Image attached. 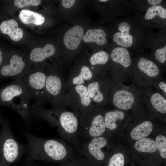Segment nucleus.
I'll list each match as a JSON object with an SVG mask.
<instances>
[{
    "label": "nucleus",
    "instance_id": "dca6fc26",
    "mask_svg": "<svg viewBox=\"0 0 166 166\" xmlns=\"http://www.w3.org/2000/svg\"><path fill=\"white\" fill-rule=\"evenodd\" d=\"M138 67L144 74L143 76L154 82L158 79L160 71L158 66L152 61L145 58H141L138 62Z\"/></svg>",
    "mask_w": 166,
    "mask_h": 166
},
{
    "label": "nucleus",
    "instance_id": "4468645a",
    "mask_svg": "<svg viewBox=\"0 0 166 166\" xmlns=\"http://www.w3.org/2000/svg\"><path fill=\"white\" fill-rule=\"evenodd\" d=\"M84 34L83 28L79 25L70 28L64 35L63 40L65 45L69 50L75 49L80 44Z\"/></svg>",
    "mask_w": 166,
    "mask_h": 166
},
{
    "label": "nucleus",
    "instance_id": "a211bd4d",
    "mask_svg": "<svg viewBox=\"0 0 166 166\" xmlns=\"http://www.w3.org/2000/svg\"><path fill=\"white\" fill-rule=\"evenodd\" d=\"M143 96V101H148L153 108L158 112L163 114L166 113V99L165 97L157 90H149Z\"/></svg>",
    "mask_w": 166,
    "mask_h": 166
},
{
    "label": "nucleus",
    "instance_id": "7c9ffc66",
    "mask_svg": "<svg viewBox=\"0 0 166 166\" xmlns=\"http://www.w3.org/2000/svg\"><path fill=\"white\" fill-rule=\"evenodd\" d=\"M155 57L156 60L161 63H164L166 60V46L158 49L155 53Z\"/></svg>",
    "mask_w": 166,
    "mask_h": 166
},
{
    "label": "nucleus",
    "instance_id": "cd10ccee",
    "mask_svg": "<svg viewBox=\"0 0 166 166\" xmlns=\"http://www.w3.org/2000/svg\"><path fill=\"white\" fill-rule=\"evenodd\" d=\"M155 142L157 148L161 157L166 158V137L164 136L159 135L156 138Z\"/></svg>",
    "mask_w": 166,
    "mask_h": 166
},
{
    "label": "nucleus",
    "instance_id": "f8f14e48",
    "mask_svg": "<svg viewBox=\"0 0 166 166\" xmlns=\"http://www.w3.org/2000/svg\"><path fill=\"white\" fill-rule=\"evenodd\" d=\"M107 143V139L102 136L85 141H81L77 152L90 160L101 161L105 157V154L102 148L105 147Z\"/></svg>",
    "mask_w": 166,
    "mask_h": 166
},
{
    "label": "nucleus",
    "instance_id": "4be33fe9",
    "mask_svg": "<svg viewBox=\"0 0 166 166\" xmlns=\"http://www.w3.org/2000/svg\"><path fill=\"white\" fill-rule=\"evenodd\" d=\"M105 124L106 129L113 130L117 127L116 122L123 120L125 117L124 113L120 110H111L104 113Z\"/></svg>",
    "mask_w": 166,
    "mask_h": 166
},
{
    "label": "nucleus",
    "instance_id": "aec40b11",
    "mask_svg": "<svg viewBox=\"0 0 166 166\" xmlns=\"http://www.w3.org/2000/svg\"><path fill=\"white\" fill-rule=\"evenodd\" d=\"M110 57L113 62L124 68H128L131 64V59L128 51L123 47H116L112 50Z\"/></svg>",
    "mask_w": 166,
    "mask_h": 166
},
{
    "label": "nucleus",
    "instance_id": "6ab92c4d",
    "mask_svg": "<svg viewBox=\"0 0 166 166\" xmlns=\"http://www.w3.org/2000/svg\"><path fill=\"white\" fill-rule=\"evenodd\" d=\"M55 52L54 46L52 44H47L43 48L34 49L30 53L29 59L33 63H40L54 55Z\"/></svg>",
    "mask_w": 166,
    "mask_h": 166
},
{
    "label": "nucleus",
    "instance_id": "412c9836",
    "mask_svg": "<svg viewBox=\"0 0 166 166\" xmlns=\"http://www.w3.org/2000/svg\"><path fill=\"white\" fill-rule=\"evenodd\" d=\"M106 35L105 32L101 28L90 29L86 32L82 40L85 43L94 42L103 45L107 41Z\"/></svg>",
    "mask_w": 166,
    "mask_h": 166
},
{
    "label": "nucleus",
    "instance_id": "ddd939ff",
    "mask_svg": "<svg viewBox=\"0 0 166 166\" xmlns=\"http://www.w3.org/2000/svg\"><path fill=\"white\" fill-rule=\"evenodd\" d=\"M95 78L88 65H82L73 70L65 83V91L69 88L77 85H85Z\"/></svg>",
    "mask_w": 166,
    "mask_h": 166
},
{
    "label": "nucleus",
    "instance_id": "f257e3e1",
    "mask_svg": "<svg viewBox=\"0 0 166 166\" xmlns=\"http://www.w3.org/2000/svg\"><path fill=\"white\" fill-rule=\"evenodd\" d=\"M80 112L77 109H48L40 106L36 109L35 119L45 120L56 128L60 135L77 151L81 141L79 137Z\"/></svg>",
    "mask_w": 166,
    "mask_h": 166
},
{
    "label": "nucleus",
    "instance_id": "e433bc0d",
    "mask_svg": "<svg viewBox=\"0 0 166 166\" xmlns=\"http://www.w3.org/2000/svg\"><path fill=\"white\" fill-rule=\"evenodd\" d=\"M3 118L0 115V123Z\"/></svg>",
    "mask_w": 166,
    "mask_h": 166
},
{
    "label": "nucleus",
    "instance_id": "423d86ee",
    "mask_svg": "<svg viewBox=\"0 0 166 166\" xmlns=\"http://www.w3.org/2000/svg\"><path fill=\"white\" fill-rule=\"evenodd\" d=\"M110 91L109 102L117 108L124 110H129L138 101H143L140 92L133 88L126 87L116 79L109 78Z\"/></svg>",
    "mask_w": 166,
    "mask_h": 166
},
{
    "label": "nucleus",
    "instance_id": "1a4fd4ad",
    "mask_svg": "<svg viewBox=\"0 0 166 166\" xmlns=\"http://www.w3.org/2000/svg\"><path fill=\"white\" fill-rule=\"evenodd\" d=\"M22 78L34 99V104L40 106L44 103L46 79L45 70L41 69H29Z\"/></svg>",
    "mask_w": 166,
    "mask_h": 166
},
{
    "label": "nucleus",
    "instance_id": "473e14b6",
    "mask_svg": "<svg viewBox=\"0 0 166 166\" xmlns=\"http://www.w3.org/2000/svg\"><path fill=\"white\" fill-rule=\"evenodd\" d=\"M75 1V0H63L62 1V5L65 8H69L73 6Z\"/></svg>",
    "mask_w": 166,
    "mask_h": 166
},
{
    "label": "nucleus",
    "instance_id": "6e6552de",
    "mask_svg": "<svg viewBox=\"0 0 166 166\" xmlns=\"http://www.w3.org/2000/svg\"><path fill=\"white\" fill-rule=\"evenodd\" d=\"M93 105L89 96L86 86L79 85L71 87L65 91L62 109H77L81 112L91 107Z\"/></svg>",
    "mask_w": 166,
    "mask_h": 166
},
{
    "label": "nucleus",
    "instance_id": "c85d7f7f",
    "mask_svg": "<svg viewBox=\"0 0 166 166\" xmlns=\"http://www.w3.org/2000/svg\"><path fill=\"white\" fill-rule=\"evenodd\" d=\"M124 162L123 155L120 153H117L109 158L107 166H124Z\"/></svg>",
    "mask_w": 166,
    "mask_h": 166
},
{
    "label": "nucleus",
    "instance_id": "5701e85b",
    "mask_svg": "<svg viewBox=\"0 0 166 166\" xmlns=\"http://www.w3.org/2000/svg\"><path fill=\"white\" fill-rule=\"evenodd\" d=\"M19 18L24 24H33L37 25L43 24L45 21L44 17L42 14L28 10L23 9L20 12Z\"/></svg>",
    "mask_w": 166,
    "mask_h": 166
},
{
    "label": "nucleus",
    "instance_id": "c756f323",
    "mask_svg": "<svg viewBox=\"0 0 166 166\" xmlns=\"http://www.w3.org/2000/svg\"><path fill=\"white\" fill-rule=\"evenodd\" d=\"M41 2L39 0H15L14 4L16 7L22 8L28 6H37Z\"/></svg>",
    "mask_w": 166,
    "mask_h": 166
},
{
    "label": "nucleus",
    "instance_id": "c9c22d12",
    "mask_svg": "<svg viewBox=\"0 0 166 166\" xmlns=\"http://www.w3.org/2000/svg\"><path fill=\"white\" fill-rule=\"evenodd\" d=\"M99 1L100 2H105L108 1V0H100Z\"/></svg>",
    "mask_w": 166,
    "mask_h": 166
},
{
    "label": "nucleus",
    "instance_id": "393cba45",
    "mask_svg": "<svg viewBox=\"0 0 166 166\" xmlns=\"http://www.w3.org/2000/svg\"><path fill=\"white\" fill-rule=\"evenodd\" d=\"M134 148L138 151L152 153L157 149L155 141L149 138H144L139 140L134 144Z\"/></svg>",
    "mask_w": 166,
    "mask_h": 166
},
{
    "label": "nucleus",
    "instance_id": "72a5a7b5",
    "mask_svg": "<svg viewBox=\"0 0 166 166\" xmlns=\"http://www.w3.org/2000/svg\"><path fill=\"white\" fill-rule=\"evenodd\" d=\"M148 2L154 6L159 5L162 2L161 0H148Z\"/></svg>",
    "mask_w": 166,
    "mask_h": 166
},
{
    "label": "nucleus",
    "instance_id": "2f4dec72",
    "mask_svg": "<svg viewBox=\"0 0 166 166\" xmlns=\"http://www.w3.org/2000/svg\"><path fill=\"white\" fill-rule=\"evenodd\" d=\"M153 83H154V86L156 90L162 95H164V96H165V95L166 96V82L164 81L157 80Z\"/></svg>",
    "mask_w": 166,
    "mask_h": 166
},
{
    "label": "nucleus",
    "instance_id": "9b49d317",
    "mask_svg": "<svg viewBox=\"0 0 166 166\" xmlns=\"http://www.w3.org/2000/svg\"><path fill=\"white\" fill-rule=\"evenodd\" d=\"M29 69L22 56L14 54L9 57H5L0 67V79L22 78Z\"/></svg>",
    "mask_w": 166,
    "mask_h": 166
},
{
    "label": "nucleus",
    "instance_id": "f704fd0d",
    "mask_svg": "<svg viewBox=\"0 0 166 166\" xmlns=\"http://www.w3.org/2000/svg\"><path fill=\"white\" fill-rule=\"evenodd\" d=\"M5 57L3 53L0 49V67L3 62Z\"/></svg>",
    "mask_w": 166,
    "mask_h": 166
},
{
    "label": "nucleus",
    "instance_id": "2eb2a0df",
    "mask_svg": "<svg viewBox=\"0 0 166 166\" xmlns=\"http://www.w3.org/2000/svg\"><path fill=\"white\" fill-rule=\"evenodd\" d=\"M0 32L15 42L21 40L23 36V30L18 27L17 22L13 19L2 21L0 24Z\"/></svg>",
    "mask_w": 166,
    "mask_h": 166
},
{
    "label": "nucleus",
    "instance_id": "f03ea898",
    "mask_svg": "<svg viewBox=\"0 0 166 166\" xmlns=\"http://www.w3.org/2000/svg\"><path fill=\"white\" fill-rule=\"evenodd\" d=\"M28 143L27 160H47L59 162L71 158L76 152L65 141L56 139H45L25 132Z\"/></svg>",
    "mask_w": 166,
    "mask_h": 166
},
{
    "label": "nucleus",
    "instance_id": "9d476101",
    "mask_svg": "<svg viewBox=\"0 0 166 166\" xmlns=\"http://www.w3.org/2000/svg\"><path fill=\"white\" fill-rule=\"evenodd\" d=\"M92 103L100 106L109 102L110 83L109 78L104 73L85 85Z\"/></svg>",
    "mask_w": 166,
    "mask_h": 166
},
{
    "label": "nucleus",
    "instance_id": "7ed1b4c3",
    "mask_svg": "<svg viewBox=\"0 0 166 166\" xmlns=\"http://www.w3.org/2000/svg\"><path fill=\"white\" fill-rule=\"evenodd\" d=\"M32 98L22 78L15 79L0 88V105L12 109L26 122L30 121L32 117L29 108Z\"/></svg>",
    "mask_w": 166,
    "mask_h": 166
},
{
    "label": "nucleus",
    "instance_id": "f3484780",
    "mask_svg": "<svg viewBox=\"0 0 166 166\" xmlns=\"http://www.w3.org/2000/svg\"><path fill=\"white\" fill-rule=\"evenodd\" d=\"M130 27L129 24L126 22L120 23L118 29L120 32L115 33L113 37V41L121 46L128 47L133 43V36L130 35L129 31Z\"/></svg>",
    "mask_w": 166,
    "mask_h": 166
},
{
    "label": "nucleus",
    "instance_id": "20e7f679",
    "mask_svg": "<svg viewBox=\"0 0 166 166\" xmlns=\"http://www.w3.org/2000/svg\"><path fill=\"white\" fill-rule=\"evenodd\" d=\"M94 105L80 112L79 137L81 141L101 136L105 131L104 112Z\"/></svg>",
    "mask_w": 166,
    "mask_h": 166
},
{
    "label": "nucleus",
    "instance_id": "b1692460",
    "mask_svg": "<svg viewBox=\"0 0 166 166\" xmlns=\"http://www.w3.org/2000/svg\"><path fill=\"white\" fill-rule=\"evenodd\" d=\"M152 123L149 121H144L134 128L130 133L131 138L139 140L149 135L153 130Z\"/></svg>",
    "mask_w": 166,
    "mask_h": 166
},
{
    "label": "nucleus",
    "instance_id": "a878e982",
    "mask_svg": "<svg viewBox=\"0 0 166 166\" xmlns=\"http://www.w3.org/2000/svg\"><path fill=\"white\" fill-rule=\"evenodd\" d=\"M109 59V54L105 51H101L93 54L89 60L90 69L92 71L95 66L105 64L108 61Z\"/></svg>",
    "mask_w": 166,
    "mask_h": 166
},
{
    "label": "nucleus",
    "instance_id": "bb28decb",
    "mask_svg": "<svg viewBox=\"0 0 166 166\" xmlns=\"http://www.w3.org/2000/svg\"><path fill=\"white\" fill-rule=\"evenodd\" d=\"M156 16H159L162 18H166V9L161 5L153 6L147 10L145 15V18L150 20Z\"/></svg>",
    "mask_w": 166,
    "mask_h": 166
},
{
    "label": "nucleus",
    "instance_id": "39448f33",
    "mask_svg": "<svg viewBox=\"0 0 166 166\" xmlns=\"http://www.w3.org/2000/svg\"><path fill=\"white\" fill-rule=\"evenodd\" d=\"M0 123V166H9L21 156L24 148L14 136L8 121L3 118Z\"/></svg>",
    "mask_w": 166,
    "mask_h": 166
},
{
    "label": "nucleus",
    "instance_id": "0eeeda50",
    "mask_svg": "<svg viewBox=\"0 0 166 166\" xmlns=\"http://www.w3.org/2000/svg\"><path fill=\"white\" fill-rule=\"evenodd\" d=\"M45 71V101L51 103L52 109H62L63 99L65 92V82L62 75L60 72L53 69Z\"/></svg>",
    "mask_w": 166,
    "mask_h": 166
}]
</instances>
